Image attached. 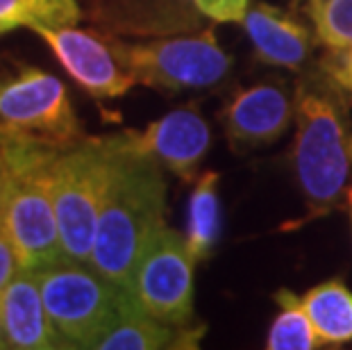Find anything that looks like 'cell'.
I'll return each mask as SVG.
<instances>
[{
	"instance_id": "cell-1",
	"label": "cell",
	"mask_w": 352,
	"mask_h": 350,
	"mask_svg": "<svg viewBox=\"0 0 352 350\" xmlns=\"http://www.w3.org/2000/svg\"><path fill=\"white\" fill-rule=\"evenodd\" d=\"M104 146L107 182L89 264L132 292L134 269L155 232L166 223V177L153 157L127 144L123 132L104 137Z\"/></svg>"
},
{
	"instance_id": "cell-2",
	"label": "cell",
	"mask_w": 352,
	"mask_h": 350,
	"mask_svg": "<svg viewBox=\"0 0 352 350\" xmlns=\"http://www.w3.org/2000/svg\"><path fill=\"white\" fill-rule=\"evenodd\" d=\"M294 166L311 216H323L348 196L352 171L350 94L318 66L305 71L294 96Z\"/></svg>"
},
{
	"instance_id": "cell-3",
	"label": "cell",
	"mask_w": 352,
	"mask_h": 350,
	"mask_svg": "<svg viewBox=\"0 0 352 350\" xmlns=\"http://www.w3.org/2000/svg\"><path fill=\"white\" fill-rule=\"evenodd\" d=\"M55 153L0 146V223L23 269H43L64 259L50 193Z\"/></svg>"
},
{
	"instance_id": "cell-4",
	"label": "cell",
	"mask_w": 352,
	"mask_h": 350,
	"mask_svg": "<svg viewBox=\"0 0 352 350\" xmlns=\"http://www.w3.org/2000/svg\"><path fill=\"white\" fill-rule=\"evenodd\" d=\"M36 278L50 321L69 348H98L104 334L137 307L130 292L91 264L69 257L36 269Z\"/></svg>"
},
{
	"instance_id": "cell-5",
	"label": "cell",
	"mask_w": 352,
	"mask_h": 350,
	"mask_svg": "<svg viewBox=\"0 0 352 350\" xmlns=\"http://www.w3.org/2000/svg\"><path fill=\"white\" fill-rule=\"evenodd\" d=\"M85 141L64 82L25 66L0 80V146L62 153Z\"/></svg>"
},
{
	"instance_id": "cell-6",
	"label": "cell",
	"mask_w": 352,
	"mask_h": 350,
	"mask_svg": "<svg viewBox=\"0 0 352 350\" xmlns=\"http://www.w3.org/2000/svg\"><path fill=\"white\" fill-rule=\"evenodd\" d=\"M104 139H87L50 160V193L64 257L89 264L107 182Z\"/></svg>"
},
{
	"instance_id": "cell-7",
	"label": "cell",
	"mask_w": 352,
	"mask_h": 350,
	"mask_svg": "<svg viewBox=\"0 0 352 350\" xmlns=\"http://www.w3.org/2000/svg\"><path fill=\"white\" fill-rule=\"evenodd\" d=\"M111 50L137 85L166 94L214 89L232 71V57L219 46L214 30L148 43L116 41Z\"/></svg>"
},
{
	"instance_id": "cell-8",
	"label": "cell",
	"mask_w": 352,
	"mask_h": 350,
	"mask_svg": "<svg viewBox=\"0 0 352 350\" xmlns=\"http://www.w3.org/2000/svg\"><path fill=\"white\" fill-rule=\"evenodd\" d=\"M193 269L196 257L186 237L164 223L134 269L130 294L157 321L189 325L193 323Z\"/></svg>"
},
{
	"instance_id": "cell-9",
	"label": "cell",
	"mask_w": 352,
	"mask_h": 350,
	"mask_svg": "<svg viewBox=\"0 0 352 350\" xmlns=\"http://www.w3.org/2000/svg\"><path fill=\"white\" fill-rule=\"evenodd\" d=\"M48 43L64 71L94 98H118L137 82L96 34L76 25L32 30Z\"/></svg>"
},
{
	"instance_id": "cell-10",
	"label": "cell",
	"mask_w": 352,
	"mask_h": 350,
	"mask_svg": "<svg viewBox=\"0 0 352 350\" xmlns=\"http://www.w3.org/2000/svg\"><path fill=\"white\" fill-rule=\"evenodd\" d=\"M125 141L137 153L153 157L182 180H193L212 146V130L196 107H179L148 123L144 130H125Z\"/></svg>"
},
{
	"instance_id": "cell-11",
	"label": "cell",
	"mask_w": 352,
	"mask_h": 350,
	"mask_svg": "<svg viewBox=\"0 0 352 350\" xmlns=\"http://www.w3.org/2000/svg\"><path fill=\"white\" fill-rule=\"evenodd\" d=\"M230 146L248 153L280 139L294 123V98L284 82H259L241 89L221 111Z\"/></svg>"
},
{
	"instance_id": "cell-12",
	"label": "cell",
	"mask_w": 352,
	"mask_h": 350,
	"mask_svg": "<svg viewBox=\"0 0 352 350\" xmlns=\"http://www.w3.org/2000/svg\"><path fill=\"white\" fill-rule=\"evenodd\" d=\"M0 321L7 348L52 350L69 348L52 325L36 271L23 269L0 292Z\"/></svg>"
},
{
	"instance_id": "cell-13",
	"label": "cell",
	"mask_w": 352,
	"mask_h": 350,
	"mask_svg": "<svg viewBox=\"0 0 352 350\" xmlns=\"http://www.w3.org/2000/svg\"><path fill=\"white\" fill-rule=\"evenodd\" d=\"M243 28L259 62L287 71H305L311 57V34L289 12L257 3L245 14Z\"/></svg>"
},
{
	"instance_id": "cell-14",
	"label": "cell",
	"mask_w": 352,
	"mask_h": 350,
	"mask_svg": "<svg viewBox=\"0 0 352 350\" xmlns=\"http://www.w3.org/2000/svg\"><path fill=\"white\" fill-rule=\"evenodd\" d=\"M202 337H205V325H173L157 321L137 305L100 339L98 350L198 348Z\"/></svg>"
},
{
	"instance_id": "cell-15",
	"label": "cell",
	"mask_w": 352,
	"mask_h": 350,
	"mask_svg": "<svg viewBox=\"0 0 352 350\" xmlns=\"http://www.w3.org/2000/svg\"><path fill=\"white\" fill-rule=\"evenodd\" d=\"M302 307L316 330L320 346L352 341V292L339 278L325 280L302 296Z\"/></svg>"
},
{
	"instance_id": "cell-16",
	"label": "cell",
	"mask_w": 352,
	"mask_h": 350,
	"mask_svg": "<svg viewBox=\"0 0 352 350\" xmlns=\"http://www.w3.org/2000/svg\"><path fill=\"white\" fill-rule=\"evenodd\" d=\"M221 234V200H219V173L207 171L198 177L189 200L186 219V245L196 262L212 255Z\"/></svg>"
},
{
	"instance_id": "cell-17",
	"label": "cell",
	"mask_w": 352,
	"mask_h": 350,
	"mask_svg": "<svg viewBox=\"0 0 352 350\" xmlns=\"http://www.w3.org/2000/svg\"><path fill=\"white\" fill-rule=\"evenodd\" d=\"M80 19L78 0H0V34L16 28L78 25Z\"/></svg>"
},
{
	"instance_id": "cell-18",
	"label": "cell",
	"mask_w": 352,
	"mask_h": 350,
	"mask_svg": "<svg viewBox=\"0 0 352 350\" xmlns=\"http://www.w3.org/2000/svg\"><path fill=\"white\" fill-rule=\"evenodd\" d=\"M280 311L273 318L266 337L268 350H314L320 346L316 330L302 307V298L289 289H280L275 296Z\"/></svg>"
},
{
	"instance_id": "cell-19",
	"label": "cell",
	"mask_w": 352,
	"mask_h": 350,
	"mask_svg": "<svg viewBox=\"0 0 352 350\" xmlns=\"http://www.w3.org/2000/svg\"><path fill=\"white\" fill-rule=\"evenodd\" d=\"M309 17L325 48L343 50L352 46V0H316L309 3Z\"/></svg>"
},
{
	"instance_id": "cell-20",
	"label": "cell",
	"mask_w": 352,
	"mask_h": 350,
	"mask_svg": "<svg viewBox=\"0 0 352 350\" xmlns=\"http://www.w3.org/2000/svg\"><path fill=\"white\" fill-rule=\"evenodd\" d=\"M198 10L219 23H243L250 0H193Z\"/></svg>"
},
{
	"instance_id": "cell-21",
	"label": "cell",
	"mask_w": 352,
	"mask_h": 350,
	"mask_svg": "<svg viewBox=\"0 0 352 350\" xmlns=\"http://www.w3.org/2000/svg\"><path fill=\"white\" fill-rule=\"evenodd\" d=\"M320 66L352 96V46L343 50H329V57H325Z\"/></svg>"
},
{
	"instance_id": "cell-22",
	"label": "cell",
	"mask_w": 352,
	"mask_h": 350,
	"mask_svg": "<svg viewBox=\"0 0 352 350\" xmlns=\"http://www.w3.org/2000/svg\"><path fill=\"white\" fill-rule=\"evenodd\" d=\"M21 269V262H19V255H16V248L7 234V230L3 228L0 223V292L10 285L14 275L19 273Z\"/></svg>"
},
{
	"instance_id": "cell-23",
	"label": "cell",
	"mask_w": 352,
	"mask_h": 350,
	"mask_svg": "<svg viewBox=\"0 0 352 350\" xmlns=\"http://www.w3.org/2000/svg\"><path fill=\"white\" fill-rule=\"evenodd\" d=\"M7 348V341H5V332H3V321H0V350Z\"/></svg>"
},
{
	"instance_id": "cell-24",
	"label": "cell",
	"mask_w": 352,
	"mask_h": 350,
	"mask_svg": "<svg viewBox=\"0 0 352 350\" xmlns=\"http://www.w3.org/2000/svg\"><path fill=\"white\" fill-rule=\"evenodd\" d=\"M348 205H350V219H352V189H348Z\"/></svg>"
},
{
	"instance_id": "cell-25",
	"label": "cell",
	"mask_w": 352,
	"mask_h": 350,
	"mask_svg": "<svg viewBox=\"0 0 352 350\" xmlns=\"http://www.w3.org/2000/svg\"><path fill=\"white\" fill-rule=\"evenodd\" d=\"M309 3H316V0H309Z\"/></svg>"
}]
</instances>
